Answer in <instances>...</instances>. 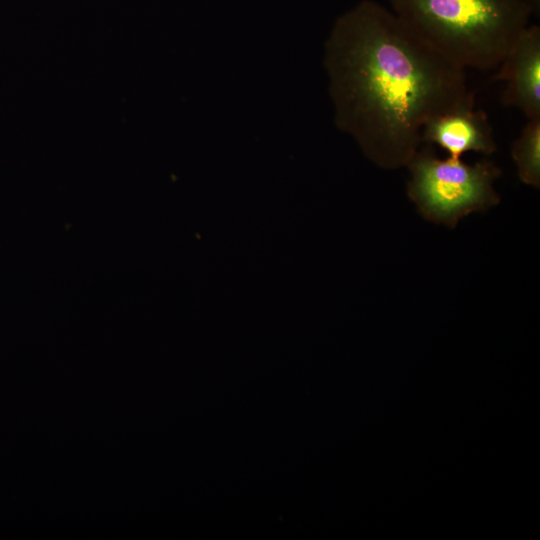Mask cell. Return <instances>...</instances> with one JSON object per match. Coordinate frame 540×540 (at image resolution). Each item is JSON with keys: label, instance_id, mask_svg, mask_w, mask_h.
<instances>
[{"label": "cell", "instance_id": "1", "mask_svg": "<svg viewBox=\"0 0 540 540\" xmlns=\"http://www.w3.org/2000/svg\"><path fill=\"white\" fill-rule=\"evenodd\" d=\"M335 125L378 166H406L431 119L475 104L465 69L418 38L392 11L364 0L325 43Z\"/></svg>", "mask_w": 540, "mask_h": 540}, {"label": "cell", "instance_id": "3", "mask_svg": "<svg viewBox=\"0 0 540 540\" xmlns=\"http://www.w3.org/2000/svg\"><path fill=\"white\" fill-rule=\"evenodd\" d=\"M406 166L411 172L407 194L429 221L454 228L462 217L500 201L493 183L501 170L490 160L466 164L460 158L440 159L427 144Z\"/></svg>", "mask_w": 540, "mask_h": 540}, {"label": "cell", "instance_id": "4", "mask_svg": "<svg viewBox=\"0 0 540 540\" xmlns=\"http://www.w3.org/2000/svg\"><path fill=\"white\" fill-rule=\"evenodd\" d=\"M494 81H505L501 100L527 118H540V28L528 25L496 68Z\"/></svg>", "mask_w": 540, "mask_h": 540}, {"label": "cell", "instance_id": "5", "mask_svg": "<svg viewBox=\"0 0 540 540\" xmlns=\"http://www.w3.org/2000/svg\"><path fill=\"white\" fill-rule=\"evenodd\" d=\"M421 138L456 159L469 151L490 155L497 150L488 116L483 110H476L475 104L431 119L424 125Z\"/></svg>", "mask_w": 540, "mask_h": 540}, {"label": "cell", "instance_id": "7", "mask_svg": "<svg viewBox=\"0 0 540 540\" xmlns=\"http://www.w3.org/2000/svg\"><path fill=\"white\" fill-rule=\"evenodd\" d=\"M532 13H536V10L538 12L539 8V0H526Z\"/></svg>", "mask_w": 540, "mask_h": 540}, {"label": "cell", "instance_id": "2", "mask_svg": "<svg viewBox=\"0 0 540 540\" xmlns=\"http://www.w3.org/2000/svg\"><path fill=\"white\" fill-rule=\"evenodd\" d=\"M423 42L463 69H496L528 26L526 0H388Z\"/></svg>", "mask_w": 540, "mask_h": 540}, {"label": "cell", "instance_id": "6", "mask_svg": "<svg viewBox=\"0 0 540 540\" xmlns=\"http://www.w3.org/2000/svg\"><path fill=\"white\" fill-rule=\"evenodd\" d=\"M520 180L528 185L540 186V118L530 119L520 136L511 146Z\"/></svg>", "mask_w": 540, "mask_h": 540}]
</instances>
